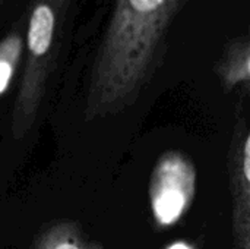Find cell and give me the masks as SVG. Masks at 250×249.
Listing matches in <instances>:
<instances>
[{
  "label": "cell",
  "mask_w": 250,
  "mask_h": 249,
  "mask_svg": "<svg viewBox=\"0 0 250 249\" xmlns=\"http://www.w3.org/2000/svg\"><path fill=\"white\" fill-rule=\"evenodd\" d=\"M23 40L21 29H12L0 41V94H3L18 68V63L22 56Z\"/></svg>",
  "instance_id": "obj_7"
},
{
  "label": "cell",
  "mask_w": 250,
  "mask_h": 249,
  "mask_svg": "<svg viewBox=\"0 0 250 249\" xmlns=\"http://www.w3.org/2000/svg\"><path fill=\"white\" fill-rule=\"evenodd\" d=\"M34 249H103V247L91 241L76 222L60 220L47 226L37 236Z\"/></svg>",
  "instance_id": "obj_5"
},
{
  "label": "cell",
  "mask_w": 250,
  "mask_h": 249,
  "mask_svg": "<svg viewBox=\"0 0 250 249\" xmlns=\"http://www.w3.org/2000/svg\"><path fill=\"white\" fill-rule=\"evenodd\" d=\"M186 0H116L98 47L86 92L85 119L130 106L166 53L171 23Z\"/></svg>",
  "instance_id": "obj_1"
},
{
  "label": "cell",
  "mask_w": 250,
  "mask_h": 249,
  "mask_svg": "<svg viewBox=\"0 0 250 249\" xmlns=\"http://www.w3.org/2000/svg\"><path fill=\"white\" fill-rule=\"evenodd\" d=\"M72 0H34L26 31V60L16 92L10 131L16 141L32 128L51 73L59 32L63 31Z\"/></svg>",
  "instance_id": "obj_2"
},
{
  "label": "cell",
  "mask_w": 250,
  "mask_h": 249,
  "mask_svg": "<svg viewBox=\"0 0 250 249\" xmlns=\"http://www.w3.org/2000/svg\"><path fill=\"white\" fill-rule=\"evenodd\" d=\"M4 3V0H0V7H1V4Z\"/></svg>",
  "instance_id": "obj_8"
},
{
  "label": "cell",
  "mask_w": 250,
  "mask_h": 249,
  "mask_svg": "<svg viewBox=\"0 0 250 249\" xmlns=\"http://www.w3.org/2000/svg\"><path fill=\"white\" fill-rule=\"evenodd\" d=\"M231 197V249H250V131L248 119L236 116L227 154Z\"/></svg>",
  "instance_id": "obj_4"
},
{
  "label": "cell",
  "mask_w": 250,
  "mask_h": 249,
  "mask_svg": "<svg viewBox=\"0 0 250 249\" xmlns=\"http://www.w3.org/2000/svg\"><path fill=\"white\" fill-rule=\"evenodd\" d=\"M217 72L226 91H233L237 87L249 90L250 50L248 40L236 41L226 50Z\"/></svg>",
  "instance_id": "obj_6"
},
{
  "label": "cell",
  "mask_w": 250,
  "mask_h": 249,
  "mask_svg": "<svg viewBox=\"0 0 250 249\" xmlns=\"http://www.w3.org/2000/svg\"><path fill=\"white\" fill-rule=\"evenodd\" d=\"M195 185L196 173L193 163L183 153H166L155 164L149 183V198L155 222L163 226L176 223L190 207Z\"/></svg>",
  "instance_id": "obj_3"
}]
</instances>
